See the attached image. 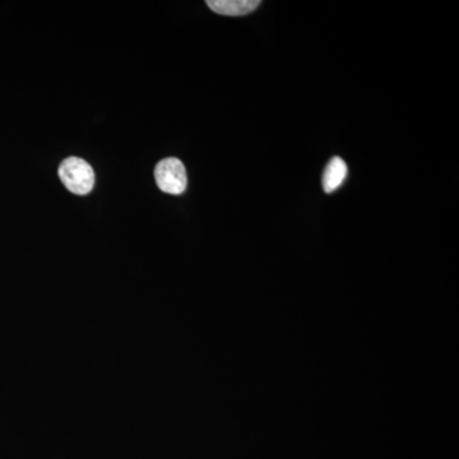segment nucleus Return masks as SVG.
Here are the masks:
<instances>
[{
    "instance_id": "2",
    "label": "nucleus",
    "mask_w": 459,
    "mask_h": 459,
    "mask_svg": "<svg viewBox=\"0 0 459 459\" xmlns=\"http://www.w3.org/2000/svg\"><path fill=\"white\" fill-rule=\"evenodd\" d=\"M155 179L157 186L168 195H183L188 186L186 166L175 157H168L156 165Z\"/></svg>"
},
{
    "instance_id": "3",
    "label": "nucleus",
    "mask_w": 459,
    "mask_h": 459,
    "mask_svg": "<svg viewBox=\"0 0 459 459\" xmlns=\"http://www.w3.org/2000/svg\"><path fill=\"white\" fill-rule=\"evenodd\" d=\"M258 0H208L207 5L222 16H246L258 8Z\"/></svg>"
},
{
    "instance_id": "1",
    "label": "nucleus",
    "mask_w": 459,
    "mask_h": 459,
    "mask_svg": "<svg viewBox=\"0 0 459 459\" xmlns=\"http://www.w3.org/2000/svg\"><path fill=\"white\" fill-rule=\"evenodd\" d=\"M60 180L75 195H89L95 186V171L89 162L80 157H68L59 166Z\"/></svg>"
},
{
    "instance_id": "4",
    "label": "nucleus",
    "mask_w": 459,
    "mask_h": 459,
    "mask_svg": "<svg viewBox=\"0 0 459 459\" xmlns=\"http://www.w3.org/2000/svg\"><path fill=\"white\" fill-rule=\"evenodd\" d=\"M347 177V165L341 157H333L328 162L323 174V188L325 193H332L342 186Z\"/></svg>"
}]
</instances>
